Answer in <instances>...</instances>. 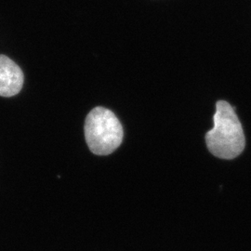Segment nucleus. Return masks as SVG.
<instances>
[{
	"instance_id": "3",
	"label": "nucleus",
	"mask_w": 251,
	"mask_h": 251,
	"mask_svg": "<svg viewBox=\"0 0 251 251\" xmlns=\"http://www.w3.org/2000/svg\"><path fill=\"white\" fill-rule=\"evenodd\" d=\"M24 73L9 57L0 55V96L17 95L24 86Z\"/></svg>"
},
{
	"instance_id": "1",
	"label": "nucleus",
	"mask_w": 251,
	"mask_h": 251,
	"mask_svg": "<svg viewBox=\"0 0 251 251\" xmlns=\"http://www.w3.org/2000/svg\"><path fill=\"white\" fill-rule=\"evenodd\" d=\"M206 144L209 152L223 159H233L245 148L242 125L234 109L225 100L216 104L214 127L206 133Z\"/></svg>"
},
{
	"instance_id": "2",
	"label": "nucleus",
	"mask_w": 251,
	"mask_h": 251,
	"mask_svg": "<svg viewBox=\"0 0 251 251\" xmlns=\"http://www.w3.org/2000/svg\"><path fill=\"white\" fill-rule=\"evenodd\" d=\"M85 139L90 151L107 155L116 151L123 140V127L116 115L106 108L92 109L85 121Z\"/></svg>"
}]
</instances>
